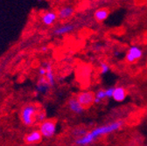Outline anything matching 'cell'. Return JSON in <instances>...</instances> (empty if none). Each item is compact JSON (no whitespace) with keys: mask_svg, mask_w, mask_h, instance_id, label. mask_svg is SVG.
I'll return each mask as SVG.
<instances>
[{"mask_svg":"<svg viewBox=\"0 0 147 146\" xmlns=\"http://www.w3.org/2000/svg\"><path fill=\"white\" fill-rule=\"evenodd\" d=\"M123 125V121H115L112 122H109L103 125H101L99 127L95 128L94 130L90 131H88L84 136L76 138L75 143L77 145H88L92 143H94L97 138L106 136L109 134H111L117 131H118L120 128Z\"/></svg>","mask_w":147,"mask_h":146,"instance_id":"obj_1","label":"cell"},{"mask_svg":"<svg viewBox=\"0 0 147 146\" xmlns=\"http://www.w3.org/2000/svg\"><path fill=\"white\" fill-rule=\"evenodd\" d=\"M39 108L34 104H27L21 110L20 120L26 126H32L36 122V115Z\"/></svg>","mask_w":147,"mask_h":146,"instance_id":"obj_2","label":"cell"},{"mask_svg":"<svg viewBox=\"0 0 147 146\" xmlns=\"http://www.w3.org/2000/svg\"><path fill=\"white\" fill-rule=\"evenodd\" d=\"M40 133L45 138H52L55 136L57 131V123L54 120H45L40 124Z\"/></svg>","mask_w":147,"mask_h":146,"instance_id":"obj_3","label":"cell"},{"mask_svg":"<svg viewBox=\"0 0 147 146\" xmlns=\"http://www.w3.org/2000/svg\"><path fill=\"white\" fill-rule=\"evenodd\" d=\"M143 56V50L138 46H132L128 49L125 54V60L129 63H133L141 59Z\"/></svg>","mask_w":147,"mask_h":146,"instance_id":"obj_4","label":"cell"},{"mask_svg":"<svg viewBox=\"0 0 147 146\" xmlns=\"http://www.w3.org/2000/svg\"><path fill=\"white\" fill-rule=\"evenodd\" d=\"M76 98L84 108H88L94 103L95 95L91 91H84V92L80 93Z\"/></svg>","mask_w":147,"mask_h":146,"instance_id":"obj_5","label":"cell"},{"mask_svg":"<svg viewBox=\"0 0 147 146\" xmlns=\"http://www.w3.org/2000/svg\"><path fill=\"white\" fill-rule=\"evenodd\" d=\"M74 14H75V8L71 5H63L57 11L58 19L60 20H67L71 19Z\"/></svg>","mask_w":147,"mask_h":146,"instance_id":"obj_6","label":"cell"},{"mask_svg":"<svg viewBox=\"0 0 147 146\" xmlns=\"http://www.w3.org/2000/svg\"><path fill=\"white\" fill-rule=\"evenodd\" d=\"M67 107L69 110L76 115H82L84 111V107L79 102L78 99L76 97H72L67 102Z\"/></svg>","mask_w":147,"mask_h":146,"instance_id":"obj_7","label":"cell"},{"mask_svg":"<svg viewBox=\"0 0 147 146\" xmlns=\"http://www.w3.org/2000/svg\"><path fill=\"white\" fill-rule=\"evenodd\" d=\"M75 29H76V25L64 24V25H61L59 26L55 27L53 31V33L55 36H62V35L72 32L73 31H75Z\"/></svg>","mask_w":147,"mask_h":146,"instance_id":"obj_8","label":"cell"},{"mask_svg":"<svg viewBox=\"0 0 147 146\" xmlns=\"http://www.w3.org/2000/svg\"><path fill=\"white\" fill-rule=\"evenodd\" d=\"M57 20H58L57 12H54L52 11H46L41 15V22L43 25H45L47 26H50L53 25L55 22H56Z\"/></svg>","mask_w":147,"mask_h":146,"instance_id":"obj_9","label":"cell"},{"mask_svg":"<svg viewBox=\"0 0 147 146\" xmlns=\"http://www.w3.org/2000/svg\"><path fill=\"white\" fill-rule=\"evenodd\" d=\"M50 87H51V86H50L49 82L47 81L46 77L40 76L38 83H37V86H36V95H38V93L42 94V95L47 94L50 90Z\"/></svg>","mask_w":147,"mask_h":146,"instance_id":"obj_10","label":"cell"},{"mask_svg":"<svg viewBox=\"0 0 147 146\" xmlns=\"http://www.w3.org/2000/svg\"><path fill=\"white\" fill-rule=\"evenodd\" d=\"M41 66H43L46 68V79L47 81L49 82L50 86L53 87L55 84V77H54V73H53V66L51 64V62L49 61H44Z\"/></svg>","mask_w":147,"mask_h":146,"instance_id":"obj_11","label":"cell"},{"mask_svg":"<svg viewBox=\"0 0 147 146\" xmlns=\"http://www.w3.org/2000/svg\"><path fill=\"white\" fill-rule=\"evenodd\" d=\"M42 134L40 131H33L29 132L25 137V142L28 144H34V143H39L42 140Z\"/></svg>","mask_w":147,"mask_h":146,"instance_id":"obj_12","label":"cell"},{"mask_svg":"<svg viewBox=\"0 0 147 146\" xmlns=\"http://www.w3.org/2000/svg\"><path fill=\"white\" fill-rule=\"evenodd\" d=\"M126 96H127V92L124 87H117L114 88V93H113V96H112L114 101H116L117 102H123L126 99Z\"/></svg>","mask_w":147,"mask_h":146,"instance_id":"obj_13","label":"cell"},{"mask_svg":"<svg viewBox=\"0 0 147 146\" xmlns=\"http://www.w3.org/2000/svg\"><path fill=\"white\" fill-rule=\"evenodd\" d=\"M109 11L105 8H101V9H98L96 11L95 14H94V17L96 21L98 22H102L104 20H106L109 17Z\"/></svg>","mask_w":147,"mask_h":146,"instance_id":"obj_14","label":"cell"},{"mask_svg":"<svg viewBox=\"0 0 147 146\" xmlns=\"http://www.w3.org/2000/svg\"><path fill=\"white\" fill-rule=\"evenodd\" d=\"M106 97V93H105V89L100 88L97 90V92L95 95L94 98V104H99L101 103Z\"/></svg>","mask_w":147,"mask_h":146,"instance_id":"obj_15","label":"cell"},{"mask_svg":"<svg viewBox=\"0 0 147 146\" xmlns=\"http://www.w3.org/2000/svg\"><path fill=\"white\" fill-rule=\"evenodd\" d=\"M87 132H88V131L86 129H84V128L77 127V128H75L74 130H72L71 136L74 137L75 138H78V137H81L84 136Z\"/></svg>","mask_w":147,"mask_h":146,"instance_id":"obj_16","label":"cell"},{"mask_svg":"<svg viewBox=\"0 0 147 146\" xmlns=\"http://www.w3.org/2000/svg\"><path fill=\"white\" fill-rule=\"evenodd\" d=\"M109 70H110V67H109L108 63H106L104 61L100 63V73H101L102 75L108 74V73L109 72Z\"/></svg>","mask_w":147,"mask_h":146,"instance_id":"obj_17","label":"cell"},{"mask_svg":"<svg viewBox=\"0 0 147 146\" xmlns=\"http://www.w3.org/2000/svg\"><path fill=\"white\" fill-rule=\"evenodd\" d=\"M47 119V116H46V113L40 109H39V111L37 112V115H36V122H42L43 121H45Z\"/></svg>","mask_w":147,"mask_h":146,"instance_id":"obj_18","label":"cell"},{"mask_svg":"<svg viewBox=\"0 0 147 146\" xmlns=\"http://www.w3.org/2000/svg\"><path fill=\"white\" fill-rule=\"evenodd\" d=\"M114 88L115 87H108V88L105 89V93H106V97L107 98H112L113 93H114Z\"/></svg>","mask_w":147,"mask_h":146,"instance_id":"obj_19","label":"cell"},{"mask_svg":"<svg viewBox=\"0 0 147 146\" xmlns=\"http://www.w3.org/2000/svg\"><path fill=\"white\" fill-rule=\"evenodd\" d=\"M39 75H40V76H45L46 75V68L43 66H41L39 68Z\"/></svg>","mask_w":147,"mask_h":146,"instance_id":"obj_20","label":"cell"},{"mask_svg":"<svg viewBox=\"0 0 147 146\" xmlns=\"http://www.w3.org/2000/svg\"><path fill=\"white\" fill-rule=\"evenodd\" d=\"M47 50H48L47 46H42V47H41V51H42L43 52H46Z\"/></svg>","mask_w":147,"mask_h":146,"instance_id":"obj_21","label":"cell"},{"mask_svg":"<svg viewBox=\"0 0 147 146\" xmlns=\"http://www.w3.org/2000/svg\"><path fill=\"white\" fill-rule=\"evenodd\" d=\"M114 55H115V56H118V55H120V52H117V51H116V52H114Z\"/></svg>","mask_w":147,"mask_h":146,"instance_id":"obj_22","label":"cell"},{"mask_svg":"<svg viewBox=\"0 0 147 146\" xmlns=\"http://www.w3.org/2000/svg\"><path fill=\"white\" fill-rule=\"evenodd\" d=\"M54 2H56V3H61V2H63L64 0H53Z\"/></svg>","mask_w":147,"mask_h":146,"instance_id":"obj_23","label":"cell"}]
</instances>
